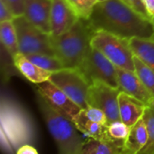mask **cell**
I'll use <instances>...</instances> for the list:
<instances>
[{
  "label": "cell",
  "mask_w": 154,
  "mask_h": 154,
  "mask_svg": "<svg viewBox=\"0 0 154 154\" xmlns=\"http://www.w3.org/2000/svg\"><path fill=\"white\" fill-rule=\"evenodd\" d=\"M92 29L106 31L125 38L152 39L154 25L125 0L98 2L88 19Z\"/></svg>",
  "instance_id": "obj_1"
},
{
  "label": "cell",
  "mask_w": 154,
  "mask_h": 154,
  "mask_svg": "<svg viewBox=\"0 0 154 154\" xmlns=\"http://www.w3.org/2000/svg\"><path fill=\"white\" fill-rule=\"evenodd\" d=\"M1 136L5 149L14 152L31 143L34 138V127L27 112L7 93L1 96Z\"/></svg>",
  "instance_id": "obj_2"
},
{
  "label": "cell",
  "mask_w": 154,
  "mask_h": 154,
  "mask_svg": "<svg viewBox=\"0 0 154 154\" xmlns=\"http://www.w3.org/2000/svg\"><path fill=\"white\" fill-rule=\"evenodd\" d=\"M95 31L86 19L79 18L67 32L60 35H51L54 55L65 68H79L88 50Z\"/></svg>",
  "instance_id": "obj_3"
},
{
  "label": "cell",
  "mask_w": 154,
  "mask_h": 154,
  "mask_svg": "<svg viewBox=\"0 0 154 154\" xmlns=\"http://www.w3.org/2000/svg\"><path fill=\"white\" fill-rule=\"evenodd\" d=\"M36 103L46 126L52 136L59 154H79L83 142L74 123L51 107L36 92Z\"/></svg>",
  "instance_id": "obj_4"
},
{
  "label": "cell",
  "mask_w": 154,
  "mask_h": 154,
  "mask_svg": "<svg viewBox=\"0 0 154 154\" xmlns=\"http://www.w3.org/2000/svg\"><path fill=\"white\" fill-rule=\"evenodd\" d=\"M90 44L116 67L135 72L134 54L130 44V39L106 31H96Z\"/></svg>",
  "instance_id": "obj_5"
},
{
  "label": "cell",
  "mask_w": 154,
  "mask_h": 154,
  "mask_svg": "<svg viewBox=\"0 0 154 154\" xmlns=\"http://www.w3.org/2000/svg\"><path fill=\"white\" fill-rule=\"evenodd\" d=\"M91 84L95 81L104 82L119 88L116 66L100 51L90 46L78 68Z\"/></svg>",
  "instance_id": "obj_6"
},
{
  "label": "cell",
  "mask_w": 154,
  "mask_h": 154,
  "mask_svg": "<svg viewBox=\"0 0 154 154\" xmlns=\"http://www.w3.org/2000/svg\"><path fill=\"white\" fill-rule=\"evenodd\" d=\"M14 23L17 31L20 53L23 54H44L54 55L51 44V34L35 27L24 15L14 17Z\"/></svg>",
  "instance_id": "obj_7"
},
{
  "label": "cell",
  "mask_w": 154,
  "mask_h": 154,
  "mask_svg": "<svg viewBox=\"0 0 154 154\" xmlns=\"http://www.w3.org/2000/svg\"><path fill=\"white\" fill-rule=\"evenodd\" d=\"M50 80L81 109H86L89 105L90 84L78 68H63L54 72Z\"/></svg>",
  "instance_id": "obj_8"
},
{
  "label": "cell",
  "mask_w": 154,
  "mask_h": 154,
  "mask_svg": "<svg viewBox=\"0 0 154 154\" xmlns=\"http://www.w3.org/2000/svg\"><path fill=\"white\" fill-rule=\"evenodd\" d=\"M121 90L104 82L95 81L89 87V105L101 109L108 119V123L121 121L119 115L118 95Z\"/></svg>",
  "instance_id": "obj_9"
},
{
  "label": "cell",
  "mask_w": 154,
  "mask_h": 154,
  "mask_svg": "<svg viewBox=\"0 0 154 154\" xmlns=\"http://www.w3.org/2000/svg\"><path fill=\"white\" fill-rule=\"evenodd\" d=\"M36 92H38L51 107L71 121L81 111V108L51 80L37 84Z\"/></svg>",
  "instance_id": "obj_10"
},
{
  "label": "cell",
  "mask_w": 154,
  "mask_h": 154,
  "mask_svg": "<svg viewBox=\"0 0 154 154\" xmlns=\"http://www.w3.org/2000/svg\"><path fill=\"white\" fill-rule=\"evenodd\" d=\"M79 19L66 0H51V35L57 36L69 31Z\"/></svg>",
  "instance_id": "obj_11"
},
{
  "label": "cell",
  "mask_w": 154,
  "mask_h": 154,
  "mask_svg": "<svg viewBox=\"0 0 154 154\" xmlns=\"http://www.w3.org/2000/svg\"><path fill=\"white\" fill-rule=\"evenodd\" d=\"M119 89L144 103L147 106L154 102V96L147 90L135 72L116 67Z\"/></svg>",
  "instance_id": "obj_12"
},
{
  "label": "cell",
  "mask_w": 154,
  "mask_h": 154,
  "mask_svg": "<svg viewBox=\"0 0 154 154\" xmlns=\"http://www.w3.org/2000/svg\"><path fill=\"white\" fill-rule=\"evenodd\" d=\"M51 0H24V17L41 31L51 34Z\"/></svg>",
  "instance_id": "obj_13"
},
{
  "label": "cell",
  "mask_w": 154,
  "mask_h": 154,
  "mask_svg": "<svg viewBox=\"0 0 154 154\" xmlns=\"http://www.w3.org/2000/svg\"><path fill=\"white\" fill-rule=\"evenodd\" d=\"M120 120L129 127L140 121L145 113L147 105L132 95L121 91L118 95Z\"/></svg>",
  "instance_id": "obj_14"
},
{
  "label": "cell",
  "mask_w": 154,
  "mask_h": 154,
  "mask_svg": "<svg viewBox=\"0 0 154 154\" xmlns=\"http://www.w3.org/2000/svg\"><path fill=\"white\" fill-rule=\"evenodd\" d=\"M13 64L15 68L30 82L39 84L50 80L52 73L44 70L32 63L22 53H17L13 57Z\"/></svg>",
  "instance_id": "obj_15"
},
{
  "label": "cell",
  "mask_w": 154,
  "mask_h": 154,
  "mask_svg": "<svg viewBox=\"0 0 154 154\" xmlns=\"http://www.w3.org/2000/svg\"><path fill=\"white\" fill-rule=\"evenodd\" d=\"M149 142L147 125L142 118L131 127L129 136L124 144L125 154H140Z\"/></svg>",
  "instance_id": "obj_16"
},
{
  "label": "cell",
  "mask_w": 154,
  "mask_h": 154,
  "mask_svg": "<svg viewBox=\"0 0 154 154\" xmlns=\"http://www.w3.org/2000/svg\"><path fill=\"white\" fill-rule=\"evenodd\" d=\"M75 126L79 133L87 135L88 138H93L101 141H108L106 134V125L89 120L81 111L72 119Z\"/></svg>",
  "instance_id": "obj_17"
},
{
  "label": "cell",
  "mask_w": 154,
  "mask_h": 154,
  "mask_svg": "<svg viewBox=\"0 0 154 154\" xmlns=\"http://www.w3.org/2000/svg\"><path fill=\"white\" fill-rule=\"evenodd\" d=\"M79 154H125V152L122 145L89 138L83 142Z\"/></svg>",
  "instance_id": "obj_18"
},
{
  "label": "cell",
  "mask_w": 154,
  "mask_h": 154,
  "mask_svg": "<svg viewBox=\"0 0 154 154\" xmlns=\"http://www.w3.org/2000/svg\"><path fill=\"white\" fill-rule=\"evenodd\" d=\"M0 39L3 46L12 57L19 53L18 35L14 20L0 22Z\"/></svg>",
  "instance_id": "obj_19"
},
{
  "label": "cell",
  "mask_w": 154,
  "mask_h": 154,
  "mask_svg": "<svg viewBox=\"0 0 154 154\" xmlns=\"http://www.w3.org/2000/svg\"><path fill=\"white\" fill-rule=\"evenodd\" d=\"M130 44L134 55L154 71V39L131 38Z\"/></svg>",
  "instance_id": "obj_20"
},
{
  "label": "cell",
  "mask_w": 154,
  "mask_h": 154,
  "mask_svg": "<svg viewBox=\"0 0 154 154\" xmlns=\"http://www.w3.org/2000/svg\"><path fill=\"white\" fill-rule=\"evenodd\" d=\"M131 127L122 121L110 123L106 125V134L109 142L124 146L130 133Z\"/></svg>",
  "instance_id": "obj_21"
},
{
  "label": "cell",
  "mask_w": 154,
  "mask_h": 154,
  "mask_svg": "<svg viewBox=\"0 0 154 154\" xmlns=\"http://www.w3.org/2000/svg\"><path fill=\"white\" fill-rule=\"evenodd\" d=\"M25 55L29 60H31L32 63H34L41 68L51 73L65 68L62 63L55 55H50L44 54H30Z\"/></svg>",
  "instance_id": "obj_22"
},
{
  "label": "cell",
  "mask_w": 154,
  "mask_h": 154,
  "mask_svg": "<svg viewBox=\"0 0 154 154\" xmlns=\"http://www.w3.org/2000/svg\"><path fill=\"white\" fill-rule=\"evenodd\" d=\"M134 66L135 73L140 77L147 90L154 96V71L136 55H134Z\"/></svg>",
  "instance_id": "obj_23"
},
{
  "label": "cell",
  "mask_w": 154,
  "mask_h": 154,
  "mask_svg": "<svg viewBox=\"0 0 154 154\" xmlns=\"http://www.w3.org/2000/svg\"><path fill=\"white\" fill-rule=\"evenodd\" d=\"M143 120L147 125L149 133V142L140 154H154V102L146 107Z\"/></svg>",
  "instance_id": "obj_24"
},
{
  "label": "cell",
  "mask_w": 154,
  "mask_h": 154,
  "mask_svg": "<svg viewBox=\"0 0 154 154\" xmlns=\"http://www.w3.org/2000/svg\"><path fill=\"white\" fill-rule=\"evenodd\" d=\"M77 15L79 18L88 20L93 10L95 5L98 3L97 0H66Z\"/></svg>",
  "instance_id": "obj_25"
},
{
  "label": "cell",
  "mask_w": 154,
  "mask_h": 154,
  "mask_svg": "<svg viewBox=\"0 0 154 154\" xmlns=\"http://www.w3.org/2000/svg\"><path fill=\"white\" fill-rule=\"evenodd\" d=\"M84 114L91 121L104 124V125H107L108 124V119L106 115V113L99 108L92 106V105H88L86 109H82Z\"/></svg>",
  "instance_id": "obj_26"
},
{
  "label": "cell",
  "mask_w": 154,
  "mask_h": 154,
  "mask_svg": "<svg viewBox=\"0 0 154 154\" xmlns=\"http://www.w3.org/2000/svg\"><path fill=\"white\" fill-rule=\"evenodd\" d=\"M11 11L13 12L14 17L23 15L24 14V0H4Z\"/></svg>",
  "instance_id": "obj_27"
},
{
  "label": "cell",
  "mask_w": 154,
  "mask_h": 154,
  "mask_svg": "<svg viewBox=\"0 0 154 154\" xmlns=\"http://www.w3.org/2000/svg\"><path fill=\"white\" fill-rule=\"evenodd\" d=\"M14 19V15L11 11L10 7L8 6V5L4 0H0V22Z\"/></svg>",
  "instance_id": "obj_28"
},
{
  "label": "cell",
  "mask_w": 154,
  "mask_h": 154,
  "mask_svg": "<svg viewBox=\"0 0 154 154\" xmlns=\"http://www.w3.org/2000/svg\"><path fill=\"white\" fill-rule=\"evenodd\" d=\"M127 4H129L133 8H134L136 11H138L139 13H141L143 15L148 17V18H151L144 7V5H143L142 3V0H125ZM152 19V18H151Z\"/></svg>",
  "instance_id": "obj_29"
},
{
  "label": "cell",
  "mask_w": 154,
  "mask_h": 154,
  "mask_svg": "<svg viewBox=\"0 0 154 154\" xmlns=\"http://www.w3.org/2000/svg\"><path fill=\"white\" fill-rule=\"evenodd\" d=\"M14 154H39L37 150L31 144H23L20 146Z\"/></svg>",
  "instance_id": "obj_30"
},
{
  "label": "cell",
  "mask_w": 154,
  "mask_h": 154,
  "mask_svg": "<svg viewBox=\"0 0 154 154\" xmlns=\"http://www.w3.org/2000/svg\"><path fill=\"white\" fill-rule=\"evenodd\" d=\"M142 3L144 5L149 16L152 18L154 16V0H142Z\"/></svg>",
  "instance_id": "obj_31"
},
{
  "label": "cell",
  "mask_w": 154,
  "mask_h": 154,
  "mask_svg": "<svg viewBox=\"0 0 154 154\" xmlns=\"http://www.w3.org/2000/svg\"><path fill=\"white\" fill-rule=\"evenodd\" d=\"M152 23H153V25H154V16L152 17ZM152 39H154V37L152 38Z\"/></svg>",
  "instance_id": "obj_32"
},
{
  "label": "cell",
  "mask_w": 154,
  "mask_h": 154,
  "mask_svg": "<svg viewBox=\"0 0 154 154\" xmlns=\"http://www.w3.org/2000/svg\"><path fill=\"white\" fill-rule=\"evenodd\" d=\"M98 2H103V1H106V0H97Z\"/></svg>",
  "instance_id": "obj_33"
}]
</instances>
